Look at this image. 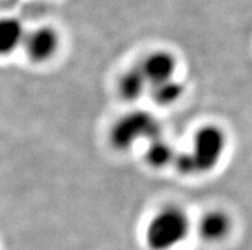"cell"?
<instances>
[{
	"label": "cell",
	"instance_id": "cell-7",
	"mask_svg": "<svg viewBox=\"0 0 252 250\" xmlns=\"http://www.w3.org/2000/svg\"><path fill=\"white\" fill-rule=\"evenodd\" d=\"M26 32L21 21L17 18H0V57L9 56L22 48Z\"/></svg>",
	"mask_w": 252,
	"mask_h": 250
},
{
	"label": "cell",
	"instance_id": "cell-2",
	"mask_svg": "<svg viewBox=\"0 0 252 250\" xmlns=\"http://www.w3.org/2000/svg\"><path fill=\"white\" fill-rule=\"evenodd\" d=\"M191 220L183 207L166 204L147 222L145 240L151 250H172L187 239Z\"/></svg>",
	"mask_w": 252,
	"mask_h": 250
},
{
	"label": "cell",
	"instance_id": "cell-9",
	"mask_svg": "<svg viewBox=\"0 0 252 250\" xmlns=\"http://www.w3.org/2000/svg\"><path fill=\"white\" fill-rule=\"evenodd\" d=\"M176 155V149L173 148L172 144L160 136L147 143L145 149V161L154 168H164L168 165H173Z\"/></svg>",
	"mask_w": 252,
	"mask_h": 250
},
{
	"label": "cell",
	"instance_id": "cell-3",
	"mask_svg": "<svg viewBox=\"0 0 252 250\" xmlns=\"http://www.w3.org/2000/svg\"><path fill=\"white\" fill-rule=\"evenodd\" d=\"M160 136L161 125L155 115L145 110H132L113 123L108 138L115 151L127 152L140 142L149 143Z\"/></svg>",
	"mask_w": 252,
	"mask_h": 250
},
{
	"label": "cell",
	"instance_id": "cell-1",
	"mask_svg": "<svg viewBox=\"0 0 252 250\" xmlns=\"http://www.w3.org/2000/svg\"><path fill=\"white\" fill-rule=\"evenodd\" d=\"M228 134L221 125L208 123L197 128L189 151L177 152L173 165L185 176H201L217 170L225 157Z\"/></svg>",
	"mask_w": 252,
	"mask_h": 250
},
{
	"label": "cell",
	"instance_id": "cell-4",
	"mask_svg": "<svg viewBox=\"0 0 252 250\" xmlns=\"http://www.w3.org/2000/svg\"><path fill=\"white\" fill-rule=\"evenodd\" d=\"M29 60L35 64H44L50 61L58 54L61 48L59 32L50 26H41L26 32L22 45Z\"/></svg>",
	"mask_w": 252,
	"mask_h": 250
},
{
	"label": "cell",
	"instance_id": "cell-6",
	"mask_svg": "<svg viewBox=\"0 0 252 250\" xmlns=\"http://www.w3.org/2000/svg\"><path fill=\"white\" fill-rule=\"evenodd\" d=\"M233 231V217L221 208L209 209L197 222V232L201 239L210 244H218Z\"/></svg>",
	"mask_w": 252,
	"mask_h": 250
},
{
	"label": "cell",
	"instance_id": "cell-10",
	"mask_svg": "<svg viewBox=\"0 0 252 250\" xmlns=\"http://www.w3.org/2000/svg\"><path fill=\"white\" fill-rule=\"evenodd\" d=\"M151 98L159 106H172L183 97L186 91V87L183 83L177 80H170L168 82L160 83V84L154 85L149 88Z\"/></svg>",
	"mask_w": 252,
	"mask_h": 250
},
{
	"label": "cell",
	"instance_id": "cell-8",
	"mask_svg": "<svg viewBox=\"0 0 252 250\" xmlns=\"http://www.w3.org/2000/svg\"><path fill=\"white\" fill-rule=\"evenodd\" d=\"M147 89L149 84L137 65L123 72L117 83V91L119 96L127 102L138 101Z\"/></svg>",
	"mask_w": 252,
	"mask_h": 250
},
{
	"label": "cell",
	"instance_id": "cell-5",
	"mask_svg": "<svg viewBox=\"0 0 252 250\" xmlns=\"http://www.w3.org/2000/svg\"><path fill=\"white\" fill-rule=\"evenodd\" d=\"M137 67L150 88L160 83L174 80L178 63L177 57L170 51L155 50L145 55Z\"/></svg>",
	"mask_w": 252,
	"mask_h": 250
}]
</instances>
